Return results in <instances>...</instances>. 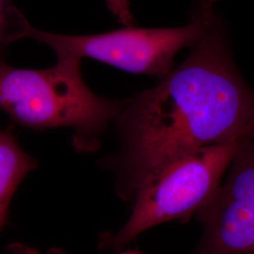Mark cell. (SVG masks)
<instances>
[{
  "mask_svg": "<svg viewBox=\"0 0 254 254\" xmlns=\"http://www.w3.org/2000/svg\"><path fill=\"white\" fill-rule=\"evenodd\" d=\"M218 0H198L190 22L172 28L128 27L102 34L73 36L29 28L27 38L45 44L58 58H89L128 73L165 77L173 68L174 57L195 46L218 14Z\"/></svg>",
  "mask_w": 254,
  "mask_h": 254,
  "instance_id": "cell-4",
  "label": "cell"
},
{
  "mask_svg": "<svg viewBox=\"0 0 254 254\" xmlns=\"http://www.w3.org/2000/svg\"><path fill=\"white\" fill-rule=\"evenodd\" d=\"M38 161L27 154L9 128L0 129V232L7 224L14 192Z\"/></svg>",
  "mask_w": 254,
  "mask_h": 254,
  "instance_id": "cell-6",
  "label": "cell"
},
{
  "mask_svg": "<svg viewBox=\"0 0 254 254\" xmlns=\"http://www.w3.org/2000/svg\"><path fill=\"white\" fill-rule=\"evenodd\" d=\"M123 105L88 88L78 59L58 58L55 66L42 70L18 69L0 61V109L28 129H73L72 143L79 153L99 149L101 136Z\"/></svg>",
  "mask_w": 254,
  "mask_h": 254,
  "instance_id": "cell-2",
  "label": "cell"
},
{
  "mask_svg": "<svg viewBox=\"0 0 254 254\" xmlns=\"http://www.w3.org/2000/svg\"><path fill=\"white\" fill-rule=\"evenodd\" d=\"M111 14L125 27H133L134 18L128 0H105Z\"/></svg>",
  "mask_w": 254,
  "mask_h": 254,
  "instance_id": "cell-8",
  "label": "cell"
},
{
  "mask_svg": "<svg viewBox=\"0 0 254 254\" xmlns=\"http://www.w3.org/2000/svg\"><path fill=\"white\" fill-rule=\"evenodd\" d=\"M191 48L156 86L124 101L115 119L121 146L107 166L123 200L186 154L254 137V90L236 69L219 16Z\"/></svg>",
  "mask_w": 254,
  "mask_h": 254,
  "instance_id": "cell-1",
  "label": "cell"
},
{
  "mask_svg": "<svg viewBox=\"0 0 254 254\" xmlns=\"http://www.w3.org/2000/svg\"><path fill=\"white\" fill-rule=\"evenodd\" d=\"M1 254H65V253L60 249H50L46 252H41L24 244L13 243L8 246Z\"/></svg>",
  "mask_w": 254,
  "mask_h": 254,
  "instance_id": "cell-9",
  "label": "cell"
},
{
  "mask_svg": "<svg viewBox=\"0 0 254 254\" xmlns=\"http://www.w3.org/2000/svg\"><path fill=\"white\" fill-rule=\"evenodd\" d=\"M196 217L202 231L191 254H254V137L239 147L214 199Z\"/></svg>",
  "mask_w": 254,
  "mask_h": 254,
  "instance_id": "cell-5",
  "label": "cell"
},
{
  "mask_svg": "<svg viewBox=\"0 0 254 254\" xmlns=\"http://www.w3.org/2000/svg\"><path fill=\"white\" fill-rule=\"evenodd\" d=\"M31 25L12 3V0H0V52L6 46L27 38Z\"/></svg>",
  "mask_w": 254,
  "mask_h": 254,
  "instance_id": "cell-7",
  "label": "cell"
},
{
  "mask_svg": "<svg viewBox=\"0 0 254 254\" xmlns=\"http://www.w3.org/2000/svg\"><path fill=\"white\" fill-rule=\"evenodd\" d=\"M142 254L140 253H137V252H127V253H123V254Z\"/></svg>",
  "mask_w": 254,
  "mask_h": 254,
  "instance_id": "cell-10",
  "label": "cell"
},
{
  "mask_svg": "<svg viewBox=\"0 0 254 254\" xmlns=\"http://www.w3.org/2000/svg\"><path fill=\"white\" fill-rule=\"evenodd\" d=\"M244 142L201 148L150 176L136 190L127 223L116 234L102 236V247L119 251L151 228L197 216L214 199L236 152Z\"/></svg>",
  "mask_w": 254,
  "mask_h": 254,
  "instance_id": "cell-3",
  "label": "cell"
}]
</instances>
